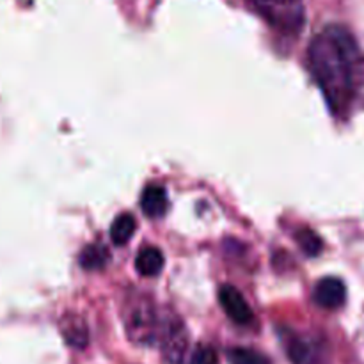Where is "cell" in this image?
<instances>
[{
  "label": "cell",
  "instance_id": "obj_1",
  "mask_svg": "<svg viewBox=\"0 0 364 364\" xmlns=\"http://www.w3.org/2000/svg\"><path fill=\"white\" fill-rule=\"evenodd\" d=\"M308 55L313 77L338 117L364 107V53L348 28L326 27L309 43Z\"/></svg>",
  "mask_w": 364,
  "mask_h": 364
},
{
  "label": "cell",
  "instance_id": "obj_2",
  "mask_svg": "<svg viewBox=\"0 0 364 364\" xmlns=\"http://www.w3.org/2000/svg\"><path fill=\"white\" fill-rule=\"evenodd\" d=\"M124 327L128 338L137 345H149L156 336L155 306L144 295H137L124 306Z\"/></svg>",
  "mask_w": 364,
  "mask_h": 364
},
{
  "label": "cell",
  "instance_id": "obj_3",
  "mask_svg": "<svg viewBox=\"0 0 364 364\" xmlns=\"http://www.w3.org/2000/svg\"><path fill=\"white\" fill-rule=\"evenodd\" d=\"M274 27L284 32H299L304 23L302 0H249Z\"/></svg>",
  "mask_w": 364,
  "mask_h": 364
},
{
  "label": "cell",
  "instance_id": "obj_4",
  "mask_svg": "<svg viewBox=\"0 0 364 364\" xmlns=\"http://www.w3.org/2000/svg\"><path fill=\"white\" fill-rule=\"evenodd\" d=\"M160 343L167 363L183 364L188 348V334L185 323L178 316L167 315L160 323Z\"/></svg>",
  "mask_w": 364,
  "mask_h": 364
},
{
  "label": "cell",
  "instance_id": "obj_5",
  "mask_svg": "<svg viewBox=\"0 0 364 364\" xmlns=\"http://www.w3.org/2000/svg\"><path fill=\"white\" fill-rule=\"evenodd\" d=\"M291 364H327L326 348L315 338L294 336L287 343Z\"/></svg>",
  "mask_w": 364,
  "mask_h": 364
},
{
  "label": "cell",
  "instance_id": "obj_6",
  "mask_svg": "<svg viewBox=\"0 0 364 364\" xmlns=\"http://www.w3.org/2000/svg\"><path fill=\"white\" fill-rule=\"evenodd\" d=\"M219 302L223 306L224 313L233 320L238 326H249L255 320L251 308H249L247 301L244 295L231 284H224L219 290Z\"/></svg>",
  "mask_w": 364,
  "mask_h": 364
},
{
  "label": "cell",
  "instance_id": "obj_7",
  "mask_svg": "<svg viewBox=\"0 0 364 364\" xmlns=\"http://www.w3.org/2000/svg\"><path fill=\"white\" fill-rule=\"evenodd\" d=\"M313 297L318 306L326 309H338L345 304L347 299V288H345L343 281L338 277H323L316 283Z\"/></svg>",
  "mask_w": 364,
  "mask_h": 364
},
{
  "label": "cell",
  "instance_id": "obj_8",
  "mask_svg": "<svg viewBox=\"0 0 364 364\" xmlns=\"http://www.w3.org/2000/svg\"><path fill=\"white\" fill-rule=\"evenodd\" d=\"M142 212L148 217H162L167 212V192L162 185H149L141 196Z\"/></svg>",
  "mask_w": 364,
  "mask_h": 364
},
{
  "label": "cell",
  "instance_id": "obj_9",
  "mask_svg": "<svg viewBox=\"0 0 364 364\" xmlns=\"http://www.w3.org/2000/svg\"><path fill=\"white\" fill-rule=\"evenodd\" d=\"M164 255L160 249L156 247H144L139 251L137 258H135V269L141 276L144 277H155L162 272L164 269Z\"/></svg>",
  "mask_w": 364,
  "mask_h": 364
},
{
  "label": "cell",
  "instance_id": "obj_10",
  "mask_svg": "<svg viewBox=\"0 0 364 364\" xmlns=\"http://www.w3.org/2000/svg\"><path fill=\"white\" fill-rule=\"evenodd\" d=\"M60 329H63L64 340L71 347L84 348L87 345V326L78 315H66Z\"/></svg>",
  "mask_w": 364,
  "mask_h": 364
},
{
  "label": "cell",
  "instance_id": "obj_11",
  "mask_svg": "<svg viewBox=\"0 0 364 364\" xmlns=\"http://www.w3.org/2000/svg\"><path fill=\"white\" fill-rule=\"evenodd\" d=\"M78 262H80V267L84 270L105 269L110 262L109 249H107L103 244H100V242L87 245V247L80 252V258H78Z\"/></svg>",
  "mask_w": 364,
  "mask_h": 364
},
{
  "label": "cell",
  "instance_id": "obj_12",
  "mask_svg": "<svg viewBox=\"0 0 364 364\" xmlns=\"http://www.w3.org/2000/svg\"><path fill=\"white\" fill-rule=\"evenodd\" d=\"M135 228V217L132 213H121L114 219L112 226H110V238H112V244L116 245H124L130 242V238L134 237Z\"/></svg>",
  "mask_w": 364,
  "mask_h": 364
},
{
  "label": "cell",
  "instance_id": "obj_13",
  "mask_svg": "<svg viewBox=\"0 0 364 364\" xmlns=\"http://www.w3.org/2000/svg\"><path fill=\"white\" fill-rule=\"evenodd\" d=\"M295 240H297V244L301 245L304 255L308 256H318L323 249L322 238H320L313 230H308V228L299 230L297 235H295Z\"/></svg>",
  "mask_w": 364,
  "mask_h": 364
},
{
  "label": "cell",
  "instance_id": "obj_14",
  "mask_svg": "<svg viewBox=\"0 0 364 364\" xmlns=\"http://www.w3.org/2000/svg\"><path fill=\"white\" fill-rule=\"evenodd\" d=\"M228 358H230V364H270L269 358L251 348H233Z\"/></svg>",
  "mask_w": 364,
  "mask_h": 364
},
{
  "label": "cell",
  "instance_id": "obj_15",
  "mask_svg": "<svg viewBox=\"0 0 364 364\" xmlns=\"http://www.w3.org/2000/svg\"><path fill=\"white\" fill-rule=\"evenodd\" d=\"M191 364H219V355L210 345H199L192 354Z\"/></svg>",
  "mask_w": 364,
  "mask_h": 364
}]
</instances>
